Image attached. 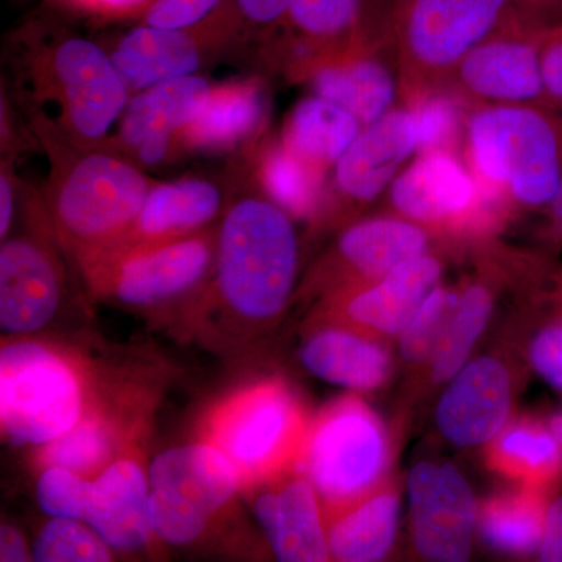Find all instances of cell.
Returning <instances> with one entry per match:
<instances>
[{
	"mask_svg": "<svg viewBox=\"0 0 562 562\" xmlns=\"http://www.w3.org/2000/svg\"><path fill=\"white\" fill-rule=\"evenodd\" d=\"M85 2L91 3V5L102 10L124 11L131 10L133 7H138L144 0H85Z\"/></svg>",
	"mask_w": 562,
	"mask_h": 562,
	"instance_id": "47",
	"label": "cell"
},
{
	"mask_svg": "<svg viewBox=\"0 0 562 562\" xmlns=\"http://www.w3.org/2000/svg\"><path fill=\"white\" fill-rule=\"evenodd\" d=\"M257 180L273 202L299 220L316 216L324 203L327 177L295 157L281 140L262 151Z\"/></svg>",
	"mask_w": 562,
	"mask_h": 562,
	"instance_id": "31",
	"label": "cell"
},
{
	"mask_svg": "<svg viewBox=\"0 0 562 562\" xmlns=\"http://www.w3.org/2000/svg\"><path fill=\"white\" fill-rule=\"evenodd\" d=\"M32 553L36 562H106L113 561L114 550L85 520L52 517L36 536Z\"/></svg>",
	"mask_w": 562,
	"mask_h": 562,
	"instance_id": "36",
	"label": "cell"
},
{
	"mask_svg": "<svg viewBox=\"0 0 562 562\" xmlns=\"http://www.w3.org/2000/svg\"><path fill=\"white\" fill-rule=\"evenodd\" d=\"M0 561H33V553L22 532L11 525L3 524L0 528Z\"/></svg>",
	"mask_w": 562,
	"mask_h": 562,
	"instance_id": "44",
	"label": "cell"
},
{
	"mask_svg": "<svg viewBox=\"0 0 562 562\" xmlns=\"http://www.w3.org/2000/svg\"><path fill=\"white\" fill-rule=\"evenodd\" d=\"M92 480L69 469L50 465L41 469L36 482V502L50 517L79 519L87 522Z\"/></svg>",
	"mask_w": 562,
	"mask_h": 562,
	"instance_id": "38",
	"label": "cell"
},
{
	"mask_svg": "<svg viewBox=\"0 0 562 562\" xmlns=\"http://www.w3.org/2000/svg\"><path fill=\"white\" fill-rule=\"evenodd\" d=\"M217 232L205 228L172 241L79 261L92 295L132 310L177 305L205 286L214 271Z\"/></svg>",
	"mask_w": 562,
	"mask_h": 562,
	"instance_id": "7",
	"label": "cell"
},
{
	"mask_svg": "<svg viewBox=\"0 0 562 562\" xmlns=\"http://www.w3.org/2000/svg\"><path fill=\"white\" fill-rule=\"evenodd\" d=\"M513 14L532 32H547L562 24V0H513Z\"/></svg>",
	"mask_w": 562,
	"mask_h": 562,
	"instance_id": "42",
	"label": "cell"
},
{
	"mask_svg": "<svg viewBox=\"0 0 562 562\" xmlns=\"http://www.w3.org/2000/svg\"><path fill=\"white\" fill-rule=\"evenodd\" d=\"M395 2L397 0H368L372 27L380 36L386 35L387 21H390L391 11L394 9Z\"/></svg>",
	"mask_w": 562,
	"mask_h": 562,
	"instance_id": "46",
	"label": "cell"
},
{
	"mask_svg": "<svg viewBox=\"0 0 562 562\" xmlns=\"http://www.w3.org/2000/svg\"><path fill=\"white\" fill-rule=\"evenodd\" d=\"M90 368L58 344L20 338L0 350V425L13 446H46L101 402Z\"/></svg>",
	"mask_w": 562,
	"mask_h": 562,
	"instance_id": "3",
	"label": "cell"
},
{
	"mask_svg": "<svg viewBox=\"0 0 562 562\" xmlns=\"http://www.w3.org/2000/svg\"><path fill=\"white\" fill-rule=\"evenodd\" d=\"M546 506L535 487L487 502L480 514L484 541L509 553H531L541 547Z\"/></svg>",
	"mask_w": 562,
	"mask_h": 562,
	"instance_id": "32",
	"label": "cell"
},
{
	"mask_svg": "<svg viewBox=\"0 0 562 562\" xmlns=\"http://www.w3.org/2000/svg\"><path fill=\"white\" fill-rule=\"evenodd\" d=\"M492 312L491 292L480 284L469 288L460 297L449 327L436 347L432 379L441 383L452 379L468 361L473 344L482 335Z\"/></svg>",
	"mask_w": 562,
	"mask_h": 562,
	"instance_id": "34",
	"label": "cell"
},
{
	"mask_svg": "<svg viewBox=\"0 0 562 562\" xmlns=\"http://www.w3.org/2000/svg\"><path fill=\"white\" fill-rule=\"evenodd\" d=\"M549 209L550 214H552L554 231L562 235V180L557 194H554L553 201L550 202Z\"/></svg>",
	"mask_w": 562,
	"mask_h": 562,
	"instance_id": "48",
	"label": "cell"
},
{
	"mask_svg": "<svg viewBox=\"0 0 562 562\" xmlns=\"http://www.w3.org/2000/svg\"><path fill=\"white\" fill-rule=\"evenodd\" d=\"M539 36L541 33L509 14L497 31L462 58L449 87L465 102L479 105L546 106Z\"/></svg>",
	"mask_w": 562,
	"mask_h": 562,
	"instance_id": "12",
	"label": "cell"
},
{
	"mask_svg": "<svg viewBox=\"0 0 562 562\" xmlns=\"http://www.w3.org/2000/svg\"><path fill=\"white\" fill-rule=\"evenodd\" d=\"M14 214V187L10 169L3 166L0 177V238L9 236Z\"/></svg>",
	"mask_w": 562,
	"mask_h": 562,
	"instance_id": "45",
	"label": "cell"
},
{
	"mask_svg": "<svg viewBox=\"0 0 562 562\" xmlns=\"http://www.w3.org/2000/svg\"><path fill=\"white\" fill-rule=\"evenodd\" d=\"M55 166L47 205L77 260L124 238L154 187L136 162L111 151H81Z\"/></svg>",
	"mask_w": 562,
	"mask_h": 562,
	"instance_id": "4",
	"label": "cell"
},
{
	"mask_svg": "<svg viewBox=\"0 0 562 562\" xmlns=\"http://www.w3.org/2000/svg\"><path fill=\"white\" fill-rule=\"evenodd\" d=\"M308 427L290 387L265 380L217 402L199 436L232 462L243 491H250L295 469Z\"/></svg>",
	"mask_w": 562,
	"mask_h": 562,
	"instance_id": "5",
	"label": "cell"
},
{
	"mask_svg": "<svg viewBox=\"0 0 562 562\" xmlns=\"http://www.w3.org/2000/svg\"><path fill=\"white\" fill-rule=\"evenodd\" d=\"M390 201L406 220L425 224L471 221L483 214L486 203L494 205L471 166L452 150L419 154L392 181Z\"/></svg>",
	"mask_w": 562,
	"mask_h": 562,
	"instance_id": "16",
	"label": "cell"
},
{
	"mask_svg": "<svg viewBox=\"0 0 562 562\" xmlns=\"http://www.w3.org/2000/svg\"><path fill=\"white\" fill-rule=\"evenodd\" d=\"M149 473L135 449L92 480L87 524L114 552H135L149 542Z\"/></svg>",
	"mask_w": 562,
	"mask_h": 562,
	"instance_id": "19",
	"label": "cell"
},
{
	"mask_svg": "<svg viewBox=\"0 0 562 562\" xmlns=\"http://www.w3.org/2000/svg\"><path fill=\"white\" fill-rule=\"evenodd\" d=\"M269 117V95L258 79L233 80L211 88L209 101L179 139L190 149L227 151L254 140Z\"/></svg>",
	"mask_w": 562,
	"mask_h": 562,
	"instance_id": "24",
	"label": "cell"
},
{
	"mask_svg": "<svg viewBox=\"0 0 562 562\" xmlns=\"http://www.w3.org/2000/svg\"><path fill=\"white\" fill-rule=\"evenodd\" d=\"M419 151V133L409 106L394 109L361 132L331 168L325 198L366 205L390 190L403 165Z\"/></svg>",
	"mask_w": 562,
	"mask_h": 562,
	"instance_id": "15",
	"label": "cell"
},
{
	"mask_svg": "<svg viewBox=\"0 0 562 562\" xmlns=\"http://www.w3.org/2000/svg\"><path fill=\"white\" fill-rule=\"evenodd\" d=\"M560 281H561V292H560V294H561V297H562V277H561Z\"/></svg>",
	"mask_w": 562,
	"mask_h": 562,
	"instance_id": "50",
	"label": "cell"
},
{
	"mask_svg": "<svg viewBox=\"0 0 562 562\" xmlns=\"http://www.w3.org/2000/svg\"><path fill=\"white\" fill-rule=\"evenodd\" d=\"M40 94L57 102L58 124L79 149H94L121 121L128 88L105 50L83 36H63L38 58Z\"/></svg>",
	"mask_w": 562,
	"mask_h": 562,
	"instance_id": "9",
	"label": "cell"
},
{
	"mask_svg": "<svg viewBox=\"0 0 562 562\" xmlns=\"http://www.w3.org/2000/svg\"><path fill=\"white\" fill-rule=\"evenodd\" d=\"M110 57L128 91L139 92L198 72L202 50L192 32L146 24L128 32Z\"/></svg>",
	"mask_w": 562,
	"mask_h": 562,
	"instance_id": "26",
	"label": "cell"
},
{
	"mask_svg": "<svg viewBox=\"0 0 562 562\" xmlns=\"http://www.w3.org/2000/svg\"><path fill=\"white\" fill-rule=\"evenodd\" d=\"M530 361L535 371L550 386L562 392V310L536 333L530 347Z\"/></svg>",
	"mask_w": 562,
	"mask_h": 562,
	"instance_id": "40",
	"label": "cell"
},
{
	"mask_svg": "<svg viewBox=\"0 0 562 562\" xmlns=\"http://www.w3.org/2000/svg\"><path fill=\"white\" fill-rule=\"evenodd\" d=\"M495 468L530 487L546 486L562 472V442L552 428L520 424L503 432L492 450Z\"/></svg>",
	"mask_w": 562,
	"mask_h": 562,
	"instance_id": "33",
	"label": "cell"
},
{
	"mask_svg": "<svg viewBox=\"0 0 562 562\" xmlns=\"http://www.w3.org/2000/svg\"><path fill=\"white\" fill-rule=\"evenodd\" d=\"M384 462L382 424L360 398L344 397L310 422L295 469L312 482L331 513L371 490Z\"/></svg>",
	"mask_w": 562,
	"mask_h": 562,
	"instance_id": "10",
	"label": "cell"
},
{
	"mask_svg": "<svg viewBox=\"0 0 562 562\" xmlns=\"http://www.w3.org/2000/svg\"><path fill=\"white\" fill-rule=\"evenodd\" d=\"M65 279L57 255L32 236L2 239L0 247V328L29 338L46 330L60 312Z\"/></svg>",
	"mask_w": 562,
	"mask_h": 562,
	"instance_id": "14",
	"label": "cell"
},
{
	"mask_svg": "<svg viewBox=\"0 0 562 562\" xmlns=\"http://www.w3.org/2000/svg\"><path fill=\"white\" fill-rule=\"evenodd\" d=\"M122 405L124 401L114 405L106 398L95 403L70 430L38 447L36 465H58L94 480L111 462L133 450L136 431H140L136 413L127 414Z\"/></svg>",
	"mask_w": 562,
	"mask_h": 562,
	"instance_id": "23",
	"label": "cell"
},
{
	"mask_svg": "<svg viewBox=\"0 0 562 562\" xmlns=\"http://www.w3.org/2000/svg\"><path fill=\"white\" fill-rule=\"evenodd\" d=\"M246 24L283 32L291 69L305 77L316 66L383 43L368 0H233Z\"/></svg>",
	"mask_w": 562,
	"mask_h": 562,
	"instance_id": "11",
	"label": "cell"
},
{
	"mask_svg": "<svg viewBox=\"0 0 562 562\" xmlns=\"http://www.w3.org/2000/svg\"><path fill=\"white\" fill-rule=\"evenodd\" d=\"M306 371L324 382L355 391L380 386L390 373V355L368 339L338 328L316 333L302 347Z\"/></svg>",
	"mask_w": 562,
	"mask_h": 562,
	"instance_id": "29",
	"label": "cell"
},
{
	"mask_svg": "<svg viewBox=\"0 0 562 562\" xmlns=\"http://www.w3.org/2000/svg\"><path fill=\"white\" fill-rule=\"evenodd\" d=\"M222 206L224 192L216 181L191 177L168 183H154L138 217L124 238L110 249L90 257L120 254L205 231L206 225L216 220Z\"/></svg>",
	"mask_w": 562,
	"mask_h": 562,
	"instance_id": "21",
	"label": "cell"
},
{
	"mask_svg": "<svg viewBox=\"0 0 562 562\" xmlns=\"http://www.w3.org/2000/svg\"><path fill=\"white\" fill-rule=\"evenodd\" d=\"M469 166L484 194L549 206L562 180V111L543 105H479L465 122Z\"/></svg>",
	"mask_w": 562,
	"mask_h": 562,
	"instance_id": "2",
	"label": "cell"
},
{
	"mask_svg": "<svg viewBox=\"0 0 562 562\" xmlns=\"http://www.w3.org/2000/svg\"><path fill=\"white\" fill-rule=\"evenodd\" d=\"M390 41L322 63L306 74L314 94L338 103L361 125L395 109L402 94L401 69Z\"/></svg>",
	"mask_w": 562,
	"mask_h": 562,
	"instance_id": "18",
	"label": "cell"
},
{
	"mask_svg": "<svg viewBox=\"0 0 562 562\" xmlns=\"http://www.w3.org/2000/svg\"><path fill=\"white\" fill-rule=\"evenodd\" d=\"M254 501L258 522L273 553L283 562L330 560L327 528L322 520L317 491L303 473L273 483Z\"/></svg>",
	"mask_w": 562,
	"mask_h": 562,
	"instance_id": "22",
	"label": "cell"
},
{
	"mask_svg": "<svg viewBox=\"0 0 562 562\" xmlns=\"http://www.w3.org/2000/svg\"><path fill=\"white\" fill-rule=\"evenodd\" d=\"M441 262L422 254L392 269L371 286L355 292L341 312L362 327L401 333L441 279Z\"/></svg>",
	"mask_w": 562,
	"mask_h": 562,
	"instance_id": "25",
	"label": "cell"
},
{
	"mask_svg": "<svg viewBox=\"0 0 562 562\" xmlns=\"http://www.w3.org/2000/svg\"><path fill=\"white\" fill-rule=\"evenodd\" d=\"M221 3L222 0H155L147 10L146 24L168 31L192 32L216 13Z\"/></svg>",
	"mask_w": 562,
	"mask_h": 562,
	"instance_id": "39",
	"label": "cell"
},
{
	"mask_svg": "<svg viewBox=\"0 0 562 562\" xmlns=\"http://www.w3.org/2000/svg\"><path fill=\"white\" fill-rule=\"evenodd\" d=\"M398 501L394 492H380L360 505L336 509L328 520V549L333 560L369 562L382 560L394 542Z\"/></svg>",
	"mask_w": 562,
	"mask_h": 562,
	"instance_id": "30",
	"label": "cell"
},
{
	"mask_svg": "<svg viewBox=\"0 0 562 562\" xmlns=\"http://www.w3.org/2000/svg\"><path fill=\"white\" fill-rule=\"evenodd\" d=\"M427 233L408 221L373 217L357 222L338 239L339 261L362 279H382L406 260L425 254Z\"/></svg>",
	"mask_w": 562,
	"mask_h": 562,
	"instance_id": "28",
	"label": "cell"
},
{
	"mask_svg": "<svg viewBox=\"0 0 562 562\" xmlns=\"http://www.w3.org/2000/svg\"><path fill=\"white\" fill-rule=\"evenodd\" d=\"M509 401L512 384L505 366L494 358L473 361L462 369L439 402V430L461 447L491 441L505 425Z\"/></svg>",
	"mask_w": 562,
	"mask_h": 562,
	"instance_id": "20",
	"label": "cell"
},
{
	"mask_svg": "<svg viewBox=\"0 0 562 562\" xmlns=\"http://www.w3.org/2000/svg\"><path fill=\"white\" fill-rule=\"evenodd\" d=\"M539 554L542 561L562 562V497H558L547 508L546 528H543Z\"/></svg>",
	"mask_w": 562,
	"mask_h": 562,
	"instance_id": "43",
	"label": "cell"
},
{
	"mask_svg": "<svg viewBox=\"0 0 562 562\" xmlns=\"http://www.w3.org/2000/svg\"><path fill=\"white\" fill-rule=\"evenodd\" d=\"M413 538L430 561L461 562L471 554L476 505L453 465L419 462L408 476Z\"/></svg>",
	"mask_w": 562,
	"mask_h": 562,
	"instance_id": "13",
	"label": "cell"
},
{
	"mask_svg": "<svg viewBox=\"0 0 562 562\" xmlns=\"http://www.w3.org/2000/svg\"><path fill=\"white\" fill-rule=\"evenodd\" d=\"M361 122L338 103L313 94L292 109L281 144L325 177L361 132Z\"/></svg>",
	"mask_w": 562,
	"mask_h": 562,
	"instance_id": "27",
	"label": "cell"
},
{
	"mask_svg": "<svg viewBox=\"0 0 562 562\" xmlns=\"http://www.w3.org/2000/svg\"><path fill=\"white\" fill-rule=\"evenodd\" d=\"M550 428L554 435L558 436V439L562 442V412L554 414L552 419H550Z\"/></svg>",
	"mask_w": 562,
	"mask_h": 562,
	"instance_id": "49",
	"label": "cell"
},
{
	"mask_svg": "<svg viewBox=\"0 0 562 562\" xmlns=\"http://www.w3.org/2000/svg\"><path fill=\"white\" fill-rule=\"evenodd\" d=\"M297 266L299 243L291 214L257 180V191L236 195L222 216L213 302L241 333L257 330L283 312Z\"/></svg>",
	"mask_w": 562,
	"mask_h": 562,
	"instance_id": "1",
	"label": "cell"
},
{
	"mask_svg": "<svg viewBox=\"0 0 562 562\" xmlns=\"http://www.w3.org/2000/svg\"><path fill=\"white\" fill-rule=\"evenodd\" d=\"M460 295L457 292L436 286L425 299L413 319L402 331V353L406 360H427L441 342L457 312Z\"/></svg>",
	"mask_w": 562,
	"mask_h": 562,
	"instance_id": "37",
	"label": "cell"
},
{
	"mask_svg": "<svg viewBox=\"0 0 562 562\" xmlns=\"http://www.w3.org/2000/svg\"><path fill=\"white\" fill-rule=\"evenodd\" d=\"M464 106V99L449 85L425 92L409 102L419 133V154L453 151L465 135L468 116Z\"/></svg>",
	"mask_w": 562,
	"mask_h": 562,
	"instance_id": "35",
	"label": "cell"
},
{
	"mask_svg": "<svg viewBox=\"0 0 562 562\" xmlns=\"http://www.w3.org/2000/svg\"><path fill=\"white\" fill-rule=\"evenodd\" d=\"M513 13V0H397L387 41L406 101L447 87L462 58Z\"/></svg>",
	"mask_w": 562,
	"mask_h": 562,
	"instance_id": "6",
	"label": "cell"
},
{
	"mask_svg": "<svg viewBox=\"0 0 562 562\" xmlns=\"http://www.w3.org/2000/svg\"><path fill=\"white\" fill-rule=\"evenodd\" d=\"M147 473L151 531L173 547L201 541L243 491L232 462L205 441L165 450L154 458Z\"/></svg>",
	"mask_w": 562,
	"mask_h": 562,
	"instance_id": "8",
	"label": "cell"
},
{
	"mask_svg": "<svg viewBox=\"0 0 562 562\" xmlns=\"http://www.w3.org/2000/svg\"><path fill=\"white\" fill-rule=\"evenodd\" d=\"M211 85L192 74L136 92L120 121V146L136 165L157 168L171 154L173 138L209 101Z\"/></svg>",
	"mask_w": 562,
	"mask_h": 562,
	"instance_id": "17",
	"label": "cell"
},
{
	"mask_svg": "<svg viewBox=\"0 0 562 562\" xmlns=\"http://www.w3.org/2000/svg\"><path fill=\"white\" fill-rule=\"evenodd\" d=\"M539 66L546 106L562 111V24L539 36Z\"/></svg>",
	"mask_w": 562,
	"mask_h": 562,
	"instance_id": "41",
	"label": "cell"
}]
</instances>
